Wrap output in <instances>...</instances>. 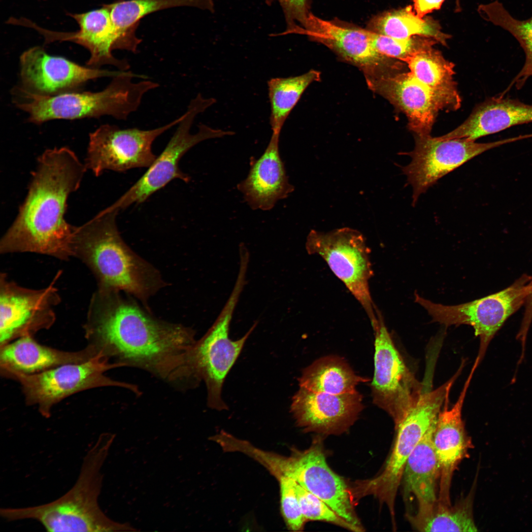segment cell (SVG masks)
Returning a JSON list of instances; mask_svg holds the SVG:
<instances>
[{"label": "cell", "instance_id": "obj_1", "mask_svg": "<svg viewBox=\"0 0 532 532\" xmlns=\"http://www.w3.org/2000/svg\"><path fill=\"white\" fill-rule=\"evenodd\" d=\"M124 293L98 288L89 303L86 335L98 352L125 366L170 381L186 378L195 332L161 320Z\"/></svg>", "mask_w": 532, "mask_h": 532}, {"label": "cell", "instance_id": "obj_2", "mask_svg": "<svg viewBox=\"0 0 532 532\" xmlns=\"http://www.w3.org/2000/svg\"><path fill=\"white\" fill-rule=\"evenodd\" d=\"M87 170L66 147L39 156L18 214L0 241V252H33L67 260L72 256L74 226L65 219L69 196L77 190Z\"/></svg>", "mask_w": 532, "mask_h": 532}, {"label": "cell", "instance_id": "obj_3", "mask_svg": "<svg viewBox=\"0 0 532 532\" xmlns=\"http://www.w3.org/2000/svg\"><path fill=\"white\" fill-rule=\"evenodd\" d=\"M119 211L108 206L74 227L72 256L90 269L98 288L124 293L149 308L148 300L167 283L156 267L123 240L116 224Z\"/></svg>", "mask_w": 532, "mask_h": 532}, {"label": "cell", "instance_id": "obj_4", "mask_svg": "<svg viewBox=\"0 0 532 532\" xmlns=\"http://www.w3.org/2000/svg\"><path fill=\"white\" fill-rule=\"evenodd\" d=\"M114 438L110 433L100 436L86 454L74 485L64 495L43 504L1 508L0 516L9 522L35 520L48 532L131 531L129 525L109 519L98 502L103 478L101 469Z\"/></svg>", "mask_w": 532, "mask_h": 532}, {"label": "cell", "instance_id": "obj_5", "mask_svg": "<svg viewBox=\"0 0 532 532\" xmlns=\"http://www.w3.org/2000/svg\"><path fill=\"white\" fill-rule=\"evenodd\" d=\"M130 71H121L97 92L74 91L56 96L31 92L21 85L12 91L13 102L29 114L28 121L41 124L53 119H76L111 116L125 120L137 110L143 96L158 87L149 80L134 82Z\"/></svg>", "mask_w": 532, "mask_h": 532}, {"label": "cell", "instance_id": "obj_6", "mask_svg": "<svg viewBox=\"0 0 532 532\" xmlns=\"http://www.w3.org/2000/svg\"><path fill=\"white\" fill-rule=\"evenodd\" d=\"M452 383L448 380L433 390L424 391L415 406L397 425L394 445L381 471L369 479L357 482L353 486L359 499L373 496L395 515V501L408 457L427 432L436 423L446 396Z\"/></svg>", "mask_w": 532, "mask_h": 532}, {"label": "cell", "instance_id": "obj_7", "mask_svg": "<svg viewBox=\"0 0 532 532\" xmlns=\"http://www.w3.org/2000/svg\"><path fill=\"white\" fill-rule=\"evenodd\" d=\"M245 284L246 275L239 273L231 294L218 317L202 338L195 342L190 352V378L197 383L204 381L208 405L215 410L228 409L221 396L223 384L258 324L255 322L239 339L233 340L229 337L233 315Z\"/></svg>", "mask_w": 532, "mask_h": 532}, {"label": "cell", "instance_id": "obj_8", "mask_svg": "<svg viewBox=\"0 0 532 532\" xmlns=\"http://www.w3.org/2000/svg\"><path fill=\"white\" fill-rule=\"evenodd\" d=\"M319 441L288 457L264 451L259 462L277 479L287 477L329 505L354 529L364 531L354 507L350 489L328 465Z\"/></svg>", "mask_w": 532, "mask_h": 532}, {"label": "cell", "instance_id": "obj_9", "mask_svg": "<svg viewBox=\"0 0 532 532\" xmlns=\"http://www.w3.org/2000/svg\"><path fill=\"white\" fill-rule=\"evenodd\" d=\"M215 102L214 99L205 98L200 94L192 99L161 154L142 176L109 207L120 211L133 204L141 203L175 179L189 182V176L179 167V162L183 155L202 141L233 134V132L213 129L203 124L199 126L197 133H191L196 116Z\"/></svg>", "mask_w": 532, "mask_h": 532}, {"label": "cell", "instance_id": "obj_10", "mask_svg": "<svg viewBox=\"0 0 532 532\" xmlns=\"http://www.w3.org/2000/svg\"><path fill=\"white\" fill-rule=\"evenodd\" d=\"M305 248L310 255L320 256L360 303L372 326L377 322V311L370 292L373 275L370 249L359 231L343 228L328 233L311 230Z\"/></svg>", "mask_w": 532, "mask_h": 532}, {"label": "cell", "instance_id": "obj_11", "mask_svg": "<svg viewBox=\"0 0 532 532\" xmlns=\"http://www.w3.org/2000/svg\"><path fill=\"white\" fill-rule=\"evenodd\" d=\"M531 276H523L507 288L474 300L454 305L433 302L414 293L415 302L425 308L432 318L447 328L454 325L471 326L480 340L475 362L479 365L488 345L507 319L526 302L530 294Z\"/></svg>", "mask_w": 532, "mask_h": 532}, {"label": "cell", "instance_id": "obj_12", "mask_svg": "<svg viewBox=\"0 0 532 532\" xmlns=\"http://www.w3.org/2000/svg\"><path fill=\"white\" fill-rule=\"evenodd\" d=\"M374 332V373L370 384L373 403L399 423L419 400L424 386L409 369L397 348L381 312Z\"/></svg>", "mask_w": 532, "mask_h": 532}, {"label": "cell", "instance_id": "obj_13", "mask_svg": "<svg viewBox=\"0 0 532 532\" xmlns=\"http://www.w3.org/2000/svg\"><path fill=\"white\" fill-rule=\"evenodd\" d=\"M124 366L119 363H109L108 357L99 352L86 361L60 365L37 373L6 372L21 383L28 403L37 404L41 413L48 416L54 404L80 391L96 387L118 386L135 392L137 390L133 385L114 381L104 375L107 370Z\"/></svg>", "mask_w": 532, "mask_h": 532}, {"label": "cell", "instance_id": "obj_14", "mask_svg": "<svg viewBox=\"0 0 532 532\" xmlns=\"http://www.w3.org/2000/svg\"><path fill=\"white\" fill-rule=\"evenodd\" d=\"M525 135L487 142L466 138L440 139L430 135H415V147L401 153L411 158L402 170L413 188L412 205L419 196L443 176L482 153L501 145L525 138Z\"/></svg>", "mask_w": 532, "mask_h": 532}, {"label": "cell", "instance_id": "obj_15", "mask_svg": "<svg viewBox=\"0 0 532 532\" xmlns=\"http://www.w3.org/2000/svg\"><path fill=\"white\" fill-rule=\"evenodd\" d=\"M173 121L150 130L122 129L105 124L91 133L85 165L96 176L106 170L124 172L138 167H148L156 158L152 145L155 140L182 119Z\"/></svg>", "mask_w": 532, "mask_h": 532}, {"label": "cell", "instance_id": "obj_16", "mask_svg": "<svg viewBox=\"0 0 532 532\" xmlns=\"http://www.w3.org/2000/svg\"><path fill=\"white\" fill-rule=\"evenodd\" d=\"M366 79L371 90L405 114L409 129L415 135H430L439 110H456L461 105V99L434 91L410 72L384 71L366 76Z\"/></svg>", "mask_w": 532, "mask_h": 532}, {"label": "cell", "instance_id": "obj_17", "mask_svg": "<svg viewBox=\"0 0 532 532\" xmlns=\"http://www.w3.org/2000/svg\"><path fill=\"white\" fill-rule=\"evenodd\" d=\"M61 301L53 284L41 289L22 287L9 280L6 273L0 275V342L31 335L48 329L56 319L54 310Z\"/></svg>", "mask_w": 532, "mask_h": 532}, {"label": "cell", "instance_id": "obj_18", "mask_svg": "<svg viewBox=\"0 0 532 532\" xmlns=\"http://www.w3.org/2000/svg\"><path fill=\"white\" fill-rule=\"evenodd\" d=\"M20 63L21 86L31 92L44 96L77 91L89 80L113 77L121 71L81 66L64 57L49 55L40 46L24 52Z\"/></svg>", "mask_w": 532, "mask_h": 532}, {"label": "cell", "instance_id": "obj_19", "mask_svg": "<svg viewBox=\"0 0 532 532\" xmlns=\"http://www.w3.org/2000/svg\"><path fill=\"white\" fill-rule=\"evenodd\" d=\"M363 407L362 395L357 391L332 394L299 387L292 398L291 411L303 431L335 434L348 430Z\"/></svg>", "mask_w": 532, "mask_h": 532}, {"label": "cell", "instance_id": "obj_20", "mask_svg": "<svg viewBox=\"0 0 532 532\" xmlns=\"http://www.w3.org/2000/svg\"><path fill=\"white\" fill-rule=\"evenodd\" d=\"M296 34L306 35L334 51L342 58L361 69L365 76L399 67L371 45L367 30L345 27L309 13Z\"/></svg>", "mask_w": 532, "mask_h": 532}, {"label": "cell", "instance_id": "obj_21", "mask_svg": "<svg viewBox=\"0 0 532 532\" xmlns=\"http://www.w3.org/2000/svg\"><path fill=\"white\" fill-rule=\"evenodd\" d=\"M475 370L471 368L457 401L451 408L450 392L447 393L432 434L439 468L438 500L446 504H451L450 490L453 473L471 445L463 420L462 408Z\"/></svg>", "mask_w": 532, "mask_h": 532}, {"label": "cell", "instance_id": "obj_22", "mask_svg": "<svg viewBox=\"0 0 532 532\" xmlns=\"http://www.w3.org/2000/svg\"><path fill=\"white\" fill-rule=\"evenodd\" d=\"M69 15L78 23V31L71 33L51 31L42 29L32 21L29 27L43 35L46 43L55 41H69L87 48L91 55L87 62L88 67L99 68L102 66L108 65L116 67L121 71L129 69L130 66L126 59H118L112 54L113 50H121V46L106 4H103L100 8L85 13Z\"/></svg>", "mask_w": 532, "mask_h": 532}, {"label": "cell", "instance_id": "obj_23", "mask_svg": "<svg viewBox=\"0 0 532 532\" xmlns=\"http://www.w3.org/2000/svg\"><path fill=\"white\" fill-rule=\"evenodd\" d=\"M280 133L272 132L263 154L251 158L247 177L237 185L245 201L253 209L269 210L294 190L289 183L279 152Z\"/></svg>", "mask_w": 532, "mask_h": 532}, {"label": "cell", "instance_id": "obj_24", "mask_svg": "<svg viewBox=\"0 0 532 532\" xmlns=\"http://www.w3.org/2000/svg\"><path fill=\"white\" fill-rule=\"evenodd\" d=\"M532 122V105L516 99L492 98L479 104L468 118L440 139L466 138L475 141L511 127Z\"/></svg>", "mask_w": 532, "mask_h": 532}, {"label": "cell", "instance_id": "obj_25", "mask_svg": "<svg viewBox=\"0 0 532 532\" xmlns=\"http://www.w3.org/2000/svg\"><path fill=\"white\" fill-rule=\"evenodd\" d=\"M1 347L0 364L3 370L26 374L64 364L84 362L97 353L92 346L77 353L57 350L38 344L31 335L20 337Z\"/></svg>", "mask_w": 532, "mask_h": 532}, {"label": "cell", "instance_id": "obj_26", "mask_svg": "<svg viewBox=\"0 0 532 532\" xmlns=\"http://www.w3.org/2000/svg\"><path fill=\"white\" fill-rule=\"evenodd\" d=\"M435 426L427 432L411 453L403 473L405 494L413 496L416 499V513L430 510L438 500L436 484L439 480V468L432 441Z\"/></svg>", "mask_w": 532, "mask_h": 532}, {"label": "cell", "instance_id": "obj_27", "mask_svg": "<svg viewBox=\"0 0 532 532\" xmlns=\"http://www.w3.org/2000/svg\"><path fill=\"white\" fill-rule=\"evenodd\" d=\"M118 34L121 50L133 53L137 51L141 40L135 30L140 20L149 14L181 6L196 7L213 12V0H117L106 4Z\"/></svg>", "mask_w": 532, "mask_h": 532}, {"label": "cell", "instance_id": "obj_28", "mask_svg": "<svg viewBox=\"0 0 532 532\" xmlns=\"http://www.w3.org/2000/svg\"><path fill=\"white\" fill-rule=\"evenodd\" d=\"M368 381L357 375L343 358L329 355L305 368L299 384V387L315 392L341 394L354 392L359 384Z\"/></svg>", "mask_w": 532, "mask_h": 532}, {"label": "cell", "instance_id": "obj_29", "mask_svg": "<svg viewBox=\"0 0 532 532\" xmlns=\"http://www.w3.org/2000/svg\"><path fill=\"white\" fill-rule=\"evenodd\" d=\"M369 30L394 38L405 40L417 35L432 38L446 46L450 35L443 33L437 20L421 18L411 5L385 12L374 18Z\"/></svg>", "mask_w": 532, "mask_h": 532}, {"label": "cell", "instance_id": "obj_30", "mask_svg": "<svg viewBox=\"0 0 532 532\" xmlns=\"http://www.w3.org/2000/svg\"><path fill=\"white\" fill-rule=\"evenodd\" d=\"M401 61L407 64L409 72L423 84L437 93L461 99L453 80L454 64L432 46L418 50Z\"/></svg>", "mask_w": 532, "mask_h": 532}, {"label": "cell", "instance_id": "obj_31", "mask_svg": "<svg viewBox=\"0 0 532 532\" xmlns=\"http://www.w3.org/2000/svg\"><path fill=\"white\" fill-rule=\"evenodd\" d=\"M472 498L469 496L454 506L437 500L430 510L409 515L408 519L422 532H476Z\"/></svg>", "mask_w": 532, "mask_h": 532}, {"label": "cell", "instance_id": "obj_32", "mask_svg": "<svg viewBox=\"0 0 532 532\" xmlns=\"http://www.w3.org/2000/svg\"><path fill=\"white\" fill-rule=\"evenodd\" d=\"M320 77L319 71L312 69L302 75L272 78L268 81L272 132L280 133L286 119L304 90L311 83L319 81Z\"/></svg>", "mask_w": 532, "mask_h": 532}, {"label": "cell", "instance_id": "obj_33", "mask_svg": "<svg viewBox=\"0 0 532 532\" xmlns=\"http://www.w3.org/2000/svg\"><path fill=\"white\" fill-rule=\"evenodd\" d=\"M477 11L483 19L507 31L519 42L526 60L515 81L519 84L524 82L532 72V16L524 20L517 19L498 0L481 4Z\"/></svg>", "mask_w": 532, "mask_h": 532}, {"label": "cell", "instance_id": "obj_34", "mask_svg": "<svg viewBox=\"0 0 532 532\" xmlns=\"http://www.w3.org/2000/svg\"><path fill=\"white\" fill-rule=\"evenodd\" d=\"M367 30L370 43L377 52L389 58L401 61L411 54L432 47L437 42L433 39L425 37L414 36L408 39H398Z\"/></svg>", "mask_w": 532, "mask_h": 532}, {"label": "cell", "instance_id": "obj_35", "mask_svg": "<svg viewBox=\"0 0 532 532\" xmlns=\"http://www.w3.org/2000/svg\"><path fill=\"white\" fill-rule=\"evenodd\" d=\"M296 491L302 513L306 521H325L354 532L352 526L329 505L297 483Z\"/></svg>", "mask_w": 532, "mask_h": 532}, {"label": "cell", "instance_id": "obj_36", "mask_svg": "<svg viewBox=\"0 0 532 532\" xmlns=\"http://www.w3.org/2000/svg\"><path fill=\"white\" fill-rule=\"evenodd\" d=\"M280 485L281 510L287 527L291 531H301L306 522L299 503L296 482L287 477L278 479Z\"/></svg>", "mask_w": 532, "mask_h": 532}, {"label": "cell", "instance_id": "obj_37", "mask_svg": "<svg viewBox=\"0 0 532 532\" xmlns=\"http://www.w3.org/2000/svg\"><path fill=\"white\" fill-rule=\"evenodd\" d=\"M267 4L274 1L279 3L284 13L287 27L286 30L278 35L295 33L305 22L309 13L308 0H266Z\"/></svg>", "mask_w": 532, "mask_h": 532}, {"label": "cell", "instance_id": "obj_38", "mask_svg": "<svg viewBox=\"0 0 532 532\" xmlns=\"http://www.w3.org/2000/svg\"><path fill=\"white\" fill-rule=\"evenodd\" d=\"M445 0H413V9L419 17L423 18L432 11L440 8ZM456 10H460V0H456Z\"/></svg>", "mask_w": 532, "mask_h": 532}, {"label": "cell", "instance_id": "obj_39", "mask_svg": "<svg viewBox=\"0 0 532 532\" xmlns=\"http://www.w3.org/2000/svg\"><path fill=\"white\" fill-rule=\"evenodd\" d=\"M529 286L530 288V294L525 302L527 303L526 308L520 329L521 331L524 333L528 332L532 319V276H531Z\"/></svg>", "mask_w": 532, "mask_h": 532}, {"label": "cell", "instance_id": "obj_40", "mask_svg": "<svg viewBox=\"0 0 532 532\" xmlns=\"http://www.w3.org/2000/svg\"><path fill=\"white\" fill-rule=\"evenodd\" d=\"M532 76V72L531 73V75H530V76Z\"/></svg>", "mask_w": 532, "mask_h": 532}]
</instances>
